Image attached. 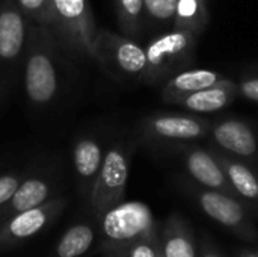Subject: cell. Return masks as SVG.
I'll list each match as a JSON object with an SVG mask.
<instances>
[{
	"label": "cell",
	"mask_w": 258,
	"mask_h": 257,
	"mask_svg": "<svg viewBox=\"0 0 258 257\" xmlns=\"http://www.w3.org/2000/svg\"><path fill=\"white\" fill-rule=\"evenodd\" d=\"M222 79H225L224 74L215 70H206V68L183 70L166 80V83L162 88V100L168 105H174L177 100L190 95L200 89L213 86Z\"/></svg>",
	"instance_id": "obj_14"
},
{
	"label": "cell",
	"mask_w": 258,
	"mask_h": 257,
	"mask_svg": "<svg viewBox=\"0 0 258 257\" xmlns=\"http://www.w3.org/2000/svg\"><path fill=\"white\" fill-rule=\"evenodd\" d=\"M115 8L122 33L136 39L144 29V0H115Z\"/></svg>",
	"instance_id": "obj_22"
},
{
	"label": "cell",
	"mask_w": 258,
	"mask_h": 257,
	"mask_svg": "<svg viewBox=\"0 0 258 257\" xmlns=\"http://www.w3.org/2000/svg\"><path fill=\"white\" fill-rule=\"evenodd\" d=\"M15 5L36 24L50 27L51 23V0H14Z\"/></svg>",
	"instance_id": "obj_23"
},
{
	"label": "cell",
	"mask_w": 258,
	"mask_h": 257,
	"mask_svg": "<svg viewBox=\"0 0 258 257\" xmlns=\"http://www.w3.org/2000/svg\"><path fill=\"white\" fill-rule=\"evenodd\" d=\"M95 242V230L86 223L71 226L54 247V257L85 256Z\"/></svg>",
	"instance_id": "obj_19"
},
{
	"label": "cell",
	"mask_w": 258,
	"mask_h": 257,
	"mask_svg": "<svg viewBox=\"0 0 258 257\" xmlns=\"http://www.w3.org/2000/svg\"><path fill=\"white\" fill-rule=\"evenodd\" d=\"M177 0H144V27L168 30L174 27Z\"/></svg>",
	"instance_id": "obj_21"
},
{
	"label": "cell",
	"mask_w": 258,
	"mask_h": 257,
	"mask_svg": "<svg viewBox=\"0 0 258 257\" xmlns=\"http://www.w3.org/2000/svg\"><path fill=\"white\" fill-rule=\"evenodd\" d=\"M57 39L50 27L32 21L24 48V91L36 106H45L59 91V73L56 67Z\"/></svg>",
	"instance_id": "obj_1"
},
{
	"label": "cell",
	"mask_w": 258,
	"mask_h": 257,
	"mask_svg": "<svg viewBox=\"0 0 258 257\" xmlns=\"http://www.w3.org/2000/svg\"><path fill=\"white\" fill-rule=\"evenodd\" d=\"M201 257H219V256H216V254H212V253H206V254H203Z\"/></svg>",
	"instance_id": "obj_29"
},
{
	"label": "cell",
	"mask_w": 258,
	"mask_h": 257,
	"mask_svg": "<svg viewBox=\"0 0 258 257\" xmlns=\"http://www.w3.org/2000/svg\"><path fill=\"white\" fill-rule=\"evenodd\" d=\"M212 123L206 118L181 114H156L144 120L142 133L150 141L184 142L206 136Z\"/></svg>",
	"instance_id": "obj_8"
},
{
	"label": "cell",
	"mask_w": 258,
	"mask_h": 257,
	"mask_svg": "<svg viewBox=\"0 0 258 257\" xmlns=\"http://www.w3.org/2000/svg\"><path fill=\"white\" fill-rule=\"evenodd\" d=\"M127 257H162L160 236L157 230L138 239L127 248Z\"/></svg>",
	"instance_id": "obj_24"
},
{
	"label": "cell",
	"mask_w": 258,
	"mask_h": 257,
	"mask_svg": "<svg viewBox=\"0 0 258 257\" xmlns=\"http://www.w3.org/2000/svg\"><path fill=\"white\" fill-rule=\"evenodd\" d=\"M23 182V177L15 173H8L0 176V208L5 206L11 197L15 194L17 188Z\"/></svg>",
	"instance_id": "obj_25"
},
{
	"label": "cell",
	"mask_w": 258,
	"mask_h": 257,
	"mask_svg": "<svg viewBox=\"0 0 258 257\" xmlns=\"http://www.w3.org/2000/svg\"><path fill=\"white\" fill-rule=\"evenodd\" d=\"M237 88H239V95L258 103V76L243 79L240 83H237Z\"/></svg>",
	"instance_id": "obj_26"
},
{
	"label": "cell",
	"mask_w": 258,
	"mask_h": 257,
	"mask_svg": "<svg viewBox=\"0 0 258 257\" xmlns=\"http://www.w3.org/2000/svg\"><path fill=\"white\" fill-rule=\"evenodd\" d=\"M237 95H239L237 83L225 77L213 86L200 89L190 95L177 100L174 105L197 114H212L231 105L237 98Z\"/></svg>",
	"instance_id": "obj_13"
},
{
	"label": "cell",
	"mask_w": 258,
	"mask_h": 257,
	"mask_svg": "<svg viewBox=\"0 0 258 257\" xmlns=\"http://www.w3.org/2000/svg\"><path fill=\"white\" fill-rule=\"evenodd\" d=\"M197 198L201 209L215 221L230 229L245 227V211L233 195L207 189L197 192Z\"/></svg>",
	"instance_id": "obj_16"
},
{
	"label": "cell",
	"mask_w": 258,
	"mask_h": 257,
	"mask_svg": "<svg viewBox=\"0 0 258 257\" xmlns=\"http://www.w3.org/2000/svg\"><path fill=\"white\" fill-rule=\"evenodd\" d=\"M162 257H197L195 245L187 224L178 215H171L160 236Z\"/></svg>",
	"instance_id": "obj_17"
},
{
	"label": "cell",
	"mask_w": 258,
	"mask_h": 257,
	"mask_svg": "<svg viewBox=\"0 0 258 257\" xmlns=\"http://www.w3.org/2000/svg\"><path fill=\"white\" fill-rule=\"evenodd\" d=\"M213 141L225 151L240 156V158H252L258 150V142L251 127L237 120L230 118L212 124L210 127Z\"/></svg>",
	"instance_id": "obj_11"
},
{
	"label": "cell",
	"mask_w": 258,
	"mask_h": 257,
	"mask_svg": "<svg viewBox=\"0 0 258 257\" xmlns=\"http://www.w3.org/2000/svg\"><path fill=\"white\" fill-rule=\"evenodd\" d=\"M209 26L206 0H177L174 27L186 29L200 36Z\"/></svg>",
	"instance_id": "obj_20"
},
{
	"label": "cell",
	"mask_w": 258,
	"mask_h": 257,
	"mask_svg": "<svg viewBox=\"0 0 258 257\" xmlns=\"http://www.w3.org/2000/svg\"><path fill=\"white\" fill-rule=\"evenodd\" d=\"M67 208L63 197H54L36 208L15 214L0 223V251L17 247L48 227Z\"/></svg>",
	"instance_id": "obj_7"
},
{
	"label": "cell",
	"mask_w": 258,
	"mask_h": 257,
	"mask_svg": "<svg viewBox=\"0 0 258 257\" xmlns=\"http://www.w3.org/2000/svg\"><path fill=\"white\" fill-rule=\"evenodd\" d=\"M180 151L183 156L184 167L195 182L206 186L207 189L225 192L233 197L234 194H237L212 150H204L197 145H190L181 147Z\"/></svg>",
	"instance_id": "obj_9"
},
{
	"label": "cell",
	"mask_w": 258,
	"mask_h": 257,
	"mask_svg": "<svg viewBox=\"0 0 258 257\" xmlns=\"http://www.w3.org/2000/svg\"><path fill=\"white\" fill-rule=\"evenodd\" d=\"M53 194V185L50 180L44 177H27L23 179L20 186L17 188L15 194L11 197V200L0 208V223L8 220L9 217L29 211L32 208H36L48 200H51Z\"/></svg>",
	"instance_id": "obj_15"
},
{
	"label": "cell",
	"mask_w": 258,
	"mask_h": 257,
	"mask_svg": "<svg viewBox=\"0 0 258 257\" xmlns=\"http://www.w3.org/2000/svg\"><path fill=\"white\" fill-rule=\"evenodd\" d=\"M216 156L218 162L221 164L222 170L225 171L231 186L237 194L248 200H257L258 198V179L257 176L242 162L231 159L227 155H222L218 150H212Z\"/></svg>",
	"instance_id": "obj_18"
},
{
	"label": "cell",
	"mask_w": 258,
	"mask_h": 257,
	"mask_svg": "<svg viewBox=\"0 0 258 257\" xmlns=\"http://www.w3.org/2000/svg\"><path fill=\"white\" fill-rule=\"evenodd\" d=\"M198 36L186 29L172 27L151 38L145 45L147 74L144 83L159 85L192 65Z\"/></svg>",
	"instance_id": "obj_2"
},
{
	"label": "cell",
	"mask_w": 258,
	"mask_h": 257,
	"mask_svg": "<svg viewBox=\"0 0 258 257\" xmlns=\"http://www.w3.org/2000/svg\"><path fill=\"white\" fill-rule=\"evenodd\" d=\"M103 257H127V251H122V250H103Z\"/></svg>",
	"instance_id": "obj_27"
},
{
	"label": "cell",
	"mask_w": 258,
	"mask_h": 257,
	"mask_svg": "<svg viewBox=\"0 0 258 257\" xmlns=\"http://www.w3.org/2000/svg\"><path fill=\"white\" fill-rule=\"evenodd\" d=\"M133 150V144L118 142L104 153L89 197V203L98 217L124 201Z\"/></svg>",
	"instance_id": "obj_6"
},
{
	"label": "cell",
	"mask_w": 258,
	"mask_h": 257,
	"mask_svg": "<svg viewBox=\"0 0 258 257\" xmlns=\"http://www.w3.org/2000/svg\"><path fill=\"white\" fill-rule=\"evenodd\" d=\"M94 59L110 74L135 82H144L147 74V53L135 38L98 29L94 44Z\"/></svg>",
	"instance_id": "obj_5"
},
{
	"label": "cell",
	"mask_w": 258,
	"mask_h": 257,
	"mask_svg": "<svg viewBox=\"0 0 258 257\" xmlns=\"http://www.w3.org/2000/svg\"><path fill=\"white\" fill-rule=\"evenodd\" d=\"M104 159L101 144L92 136H82L73 147V164L76 176L80 185V191L85 197H91L92 186L100 173Z\"/></svg>",
	"instance_id": "obj_12"
},
{
	"label": "cell",
	"mask_w": 258,
	"mask_h": 257,
	"mask_svg": "<svg viewBox=\"0 0 258 257\" xmlns=\"http://www.w3.org/2000/svg\"><path fill=\"white\" fill-rule=\"evenodd\" d=\"M101 248L122 250L157 230V224L151 209L141 201H122L101 217Z\"/></svg>",
	"instance_id": "obj_4"
},
{
	"label": "cell",
	"mask_w": 258,
	"mask_h": 257,
	"mask_svg": "<svg viewBox=\"0 0 258 257\" xmlns=\"http://www.w3.org/2000/svg\"><path fill=\"white\" fill-rule=\"evenodd\" d=\"M242 257H258V253H243Z\"/></svg>",
	"instance_id": "obj_28"
},
{
	"label": "cell",
	"mask_w": 258,
	"mask_h": 257,
	"mask_svg": "<svg viewBox=\"0 0 258 257\" xmlns=\"http://www.w3.org/2000/svg\"><path fill=\"white\" fill-rule=\"evenodd\" d=\"M32 21L15 5L3 0L0 5V61L14 62L24 53Z\"/></svg>",
	"instance_id": "obj_10"
},
{
	"label": "cell",
	"mask_w": 258,
	"mask_h": 257,
	"mask_svg": "<svg viewBox=\"0 0 258 257\" xmlns=\"http://www.w3.org/2000/svg\"><path fill=\"white\" fill-rule=\"evenodd\" d=\"M50 30L68 52L94 59L98 27L89 0H51Z\"/></svg>",
	"instance_id": "obj_3"
}]
</instances>
